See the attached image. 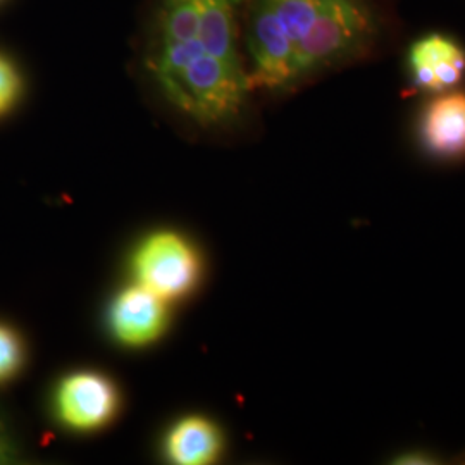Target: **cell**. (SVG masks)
<instances>
[{
	"mask_svg": "<svg viewBox=\"0 0 465 465\" xmlns=\"http://www.w3.org/2000/svg\"><path fill=\"white\" fill-rule=\"evenodd\" d=\"M138 61L157 95L200 130H230L249 111L238 0H145Z\"/></svg>",
	"mask_w": 465,
	"mask_h": 465,
	"instance_id": "cell-1",
	"label": "cell"
},
{
	"mask_svg": "<svg viewBox=\"0 0 465 465\" xmlns=\"http://www.w3.org/2000/svg\"><path fill=\"white\" fill-rule=\"evenodd\" d=\"M253 90L286 95L367 57L381 38L372 0H238Z\"/></svg>",
	"mask_w": 465,
	"mask_h": 465,
	"instance_id": "cell-2",
	"label": "cell"
},
{
	"mask_svg": "<svg viewBox=\"0 0 465 465\" xmlns=\"http://www.w3.org/2000/svg\"><path fill=\"white\" fill-rule=\"evenodd\" d=\"M132 272L134 282L169 302L183 299L197 288L202 261L183 234L155 232L134 249Z\"/></svg>",
	"mask_w": 465,
	"mask_h": 465,
	"instance_id": "cell-3",
	"label": "cell"
},
{
	"mask_svg": "<svg viewBox=\"0 0 465 465\" xmlns=\"http://www.w3.org/2000/svg\"><path fill=\"white\" fill-rule=\"evenodd\" d=\"M55 416L71 431H99L119 409V391L107 376L80 371L66 376L55 388Z\"/></svg>",
	"mask_w": 465,
	"mask_h": 465,
	"instance_id": "cell-4",
	"label": "cell"
},
{
	"mask_svg": "<svg viewBox=\"0 0 465 465\" xmlns=\"http://www.w3.org/2000/svg\"><path fill=\"white\" fill-rule=\"evenodd\" d=\"M167 302L134 284L117 295L109 309V328L123 347L142 349L157 341L167 326Z\"/></svg>",
	"mask_w": 465,
	"mask_h": 465,
	"instance_id": "cell-5",
	"label": "cell"
},
{
	"mask_svg": "<svg viewBox=\"0 0 465 465\" xmlns=\"http://www.w3.org/2000/svg\"><path fill=\"white\" fill-rule=\"evenodd\" d=\"M407 66L419 90L443 94L464 80L465 49L447 35H426L409 50Z\"/></svg>",
	"mask_w": 465,
	"mask_h": 465,
	"instance_id": "cell-6",
	"label": "cell"
},
{
	"mask_svg": "<svg viewBox=\"0 0 465 465\" xmlns=\"http://www.w3.org/2000/svg\"><path fill=\"white\" fill-rule=\"evenodd\" d=\"M419 142L434 159L465 157V92L436 94L419 117Z\"/></svg>",
	"mask_w": 465,
	"mask_h": 465,
	"instance_id": "cell-7",
	"label": "cell"
},
{
	"mask_svg": "<svg viewBox=\"0 0 465 465\" xmlns=\"http://www.w3.org/2000/svg\"><path fill=\"white\" fill-rule=\"evenodd\" d=\"M224 449V436L216 422L203 416L176 420L164 436V455L178 465L214 464Z\"/></svg>",
	"mask_w": 465,
	"mask_h": 465,
	"instance_id": "cell-8",
	"label": "cell"
},
{
	"mask_svg": "<svg viewBox=\"0 0 465 465\" xmlns=\"http://www.w3.org/2000/svg\"><path fill=\"white\" fill-rule=\"evenodd\" d=\"M23 364V343L16 332L0 324V382L11 380Z\"/></svg>",
	"mask_w": 465,
	"mask_h": 465,
	"instance_id": "cell-9",
	"label": "cell"
},
{
	"mask_svg": "<svg viewBox=\"0 0 465 465\" xmlns=\"http://www.w3.org/2000/svg\"><path fill=\"white\" fill-rule=\"evenodd\" d=\"M23 82L17 67L0 54V116L9 113L21 95Z\"/></svg>",
	"mask_w": 465,
	"mask_h": 465,
	"instance_id": "cell-10",
	"label": "cell"
},
{
	"mask_svg": "<svg viewBox=\"0 0 465 465\" xmlns=\"http://www.w3.org/2000/svg\"><path fill=\"white\" fill-rule=\"evenodd\" d=\"M390 464L395 465H434L441 464V459L430 450H403L391 457Z\"/></svg>",
	"mask_w": 465,
	"mask_h": 465,
	"instance_id": "cell-11",
	"label": "cell"
},
{
	"mask_svg": "<svg viewBox=\"0 0 465 465\" xmlns=\"http://www.w3.org/2000/svg\"><path fill=\"white\" fill-rule=\"evenodd\" d=\"M13 457H15L13 445H11V441L7 440V436L4 434L2 428H0V464L9 462Z\"/></svg>",
	"mask_w": 465,
	"mask_h": 465,
	"instance_id": "cell-12",
	"label": "cell"
}]
</instances>
